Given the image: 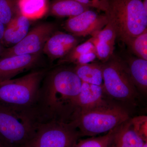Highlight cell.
Listing matches in <instances>:
<instances>
[{
	"label": "cell",
	"instance_id": "obj_1",
	"mask_svg": "<svg viewBox=\"0 0 147 147\" xmlns=\"http://www.w3.org/2000/svg\"><path fill=\"white\" fill-rule=\"evenodd\" d=\"M82 83L74 69L63 67L48 70L34 107L38 121H72Z\"/></svg>",
	"mask_w": 147,
	"mask_h": 147
},
{
	"label": "cell",
	"instance_id": "obj_2",
	"mask_svg": "<svg viewBox=\"0 0 147 147\" xmlns=\"http://www.w3.org/2000/svg\"><path fill=\"white\" fill-rule=\"evenodd\" d=\"M39 121L33 108L0 102V138L9 147H21L34 137Z\"/></svg>",
	"mask_w": 147,
	"mask_h": 147
},
{
	"label": "cell",
	"instance_id": "obj_3",
	"mask_svg": "<svg viewBox=\"0 0 147 147\" xmlns=\"http://www.w3.org/2000/svg\"><path fill=\"white\" fill-rule=\"evenodd\" d=\"M143 0H107L105 14L117 38L127 45L147 29V12Z\"/></svg>",
	"mask_w": 147,
	"mask_h": 147
},
{
	"label": "cell",
	"instance_id": "obj_4",
	"mask_svg": "<svg viewBox=\"0 0 147 147\" xmlns=\"http://www.w3.org/2000/svg\"><path fill=\"white\" fill-rule=\"evenodd\" d=\"M35 69L16 79L0 82V102L26 108H34L40 86L48 71Z\"/></svg>",
	"mask_w": 147,
	"mask_h": 147
},
{
	"label": "cell",
	"instance_id": "obj_5",
	"mask_svg": "<svg viewBox=\"0 0 147 147\" xmlns=\"http://www.w3.org/2000/svg\"><path fill=\"white\" fill-rule=\"evenodd\" d=\"M129 119L128 112L124 108L109 103L87 112L76 113L73 121L81 135L94 137L108 133Z\"/></svg>",
	"mask_w": 147,
	"mask_h": 147
},
{
	"label": "cell",
	"instance_id": "obj_6",
	"mask_svg": "<svg viewBox=\"0 0 147 147\" xmlns=\"http://www.w3.org/2000/svg\"><path fill=\"white\" fill-rule=\"evenodd\" d=\"M102 67L105 94L115 100L134 102L138 93L124 60L114 54L107 61L102 63Z\"/></svg>",
	"mask_w": 147,
	"mask_h": 147
},
{
	"label": "cell",
	"instance_id": "obj_7",
	"mask_svg": "<svg viewBox=\"0 0 147 147\" xmlns=\"http://www.w3.org/2000/svg\"><path fill=\"white\" fill-rule=\"evenodd\" d=\"M81 136L75 122L52 120L39 122L29 147H74Z\"/></svg>",
	"mask_w": 147,
	"mask_h": 147
},
{
	"label": "cell",
	"instance_id": "obj_8",
	"mask_svg": "<svg viewBox=\"0 0 147 147\" xmlns=\"http://www.w3.org/2000/svg\"><path fill=\"white\" fill-rule=\"evenodd\" d=\"M57 24L54 22H44L37 24L17 44L5 47L0 57L42 53L47 40L57 31Z\"/></svg>",
	"mask_w": 147,
	"mask_h": 147
},
{
	"label": "cell",
	"instance_id": "obj_9",
	"mask_svg": "<svg viewBox=\"0 0 147 147\" xmlns=\"http://www.w3.org/2000/svg\"><path fill=\"white\" fill-rule=\"evenodd\" d=\"M105 13L99 14L89 9L79 15L69 18L64 24V28L69 33L78 37L94 36L108 24Z\"/></svg>",
	"mask_w": 147,
	"mask_h": 147
},
{
	"label": "cell",
	"instance_id": "obj_10",
	"mask_svg": "<svg viewBox=\"0 0 147 147\" xmlns=\"http://www.w3.org/2000/svg\"><path fill=\"white\" fill-rule=\"evenodd\" d=\"M41 53L0 57V82L13 79L16 75L39 67Z\"/></svg>",
	"mask_w": 147,
	"mask_h": 147
},
{
	"label": "cell",
	"instance_id": "obj_11",
	"mask_svg": "<svg viewBox=\"0 0 147 147\" xmlns=\"http://www.w3.org/2000/svg\"><path fill=\"white\" fill-rule=\"evenodd\" d=\"M79 42L78 37L57 31L47 40L42 53L52 61L59 60L67 55Z\"/></svg>",
	"mask_w": 147,
	"mask_h": 147
},
{
	"label": "cell",
	"instance_id": "obj_12",
	"mask_svg": "<svg viewBox=\"0 0 147 147\" xmlns=\"http://www.w3.org/2000/svg\"><path fill=\"white\" fill-rule=\"evenodd\" d=\"M104 94L102 86L82 82L80 92L75 101L74 115L107 105L109 102L105 100Z\"/></svg>",
	"mask_w": 147,
	"mask_h": 147
},
{
	"label": "cell",
	"instance_id": "obj_13",
	"mask_svg": "<svg viewBox=\"0 0 147 147\" xmlns=\"http://www.w3.org/2000/svg\"><path fill=\"white\" fill-rule=\"evenodd\" d=\"M31 20L26 16L19 14L5 26L2 44L9 47L21 41L30 30ZM6 47V48H7Z\"/></svg>",
	"mask_w": 147,
	"mask_h": 147
},
{
	"label": "cell",
	"instance_id": "obj_14",
	"mask_svg": "<svg viewBox=\"0 0 147 147\" xmlns=\"http://www.w3.org/2000/svg\"><path fill=\"white\" fill-rule=\"evenodd\" d=\"M145 142L133 130L130 119L116 128L110 147H142Z\"/></svg>",
	"mask_w": 147,
	"mask_h": 147
},
{
	"label": "cell",
	"instance_id": "obj_15",
	"mask_svg": "<svg viewBox=\"0 0 147 147\" xmlns=\"http://www.w3.org/2000/svg\"><path fill=\"white\" fill-rule=\"evenodd\" d=\"M132 82L137 88L144 93L147 90V60L129 57L124 60Z\"/></svg>",
	"mask_w": 147,
	"mask_h": 147
},
{
	"label": "cell",
	"instance_id": "obj_16",
	"mask_svg": "<svg viewBox=\"0 0 147 147\" xmlns=\"http://www.w3.org/2000/svg\"><path fill=\"white\" fill-rule=\"evenodd\" d=\"M89 9L90 7L74 0H53L49 5V11L52 16L69 18Z\"/></svg>",
	"mask_w": 147,
	"mask_h": 147
},
{
	"label": "cell",
	"instance_id": "obj_17",
	"mask_svg": "<svg viewBox=\"0 0 147 147\" xmlns=\"http://www.w3.org/2000/svg\"><path fill=\"white\" fill-rule=\"evenodd\" d=\"M74 69L82 82L98 86L103 85L102 63L94 62L76 65Z\"/></svg>",
	"mask_w": 147,
	"mask_h": 147
},
{
	"label": "cell",
	"instance_id": "obj_18",
	"mask_svg": "<svg viewBox=\"0 0 147 147\" xmlns=\"http://www.w3.org/2000/svg\"><path fill=\"white\" fill-rule=\"evenodd\" d=\"M17 5L19 14L30 20L41 18L49 10L47 0H17Z\"/></svg>",
	"mask_w": 147,
	"mask_h": 147
},
{
	"label": "cell",
	"instance_id": "obj_19",
	"mask_svg": "<svg viewBox=\"0 0 147 147\" xmlns=\"http://www.w3.org/2000/svg\"><path fill=\"white\" fill-rule=\"evenodd\" d=\"M116 127L105 135L98 137L94 136L82 140L79 139L74 147H110Z\"/></svg>",
	"mask_w": 147,
	"mask_h": 147
},
{
	"label": "cell",
	"instance_id": "obj_20",
	"mask_svg": "<svg viewBox=\"0 0 147 147\" xmlns=\"http://www.w3.org/2000/svg\"><path fill=\"white\" fill-rule=\"evenodd\" d=\"M19 14L17 0H0V21L5 26Z\"/></svg>",
	"mask_w": 147,
	"mask_h": 147
},
{
	"label": "cell",
	"instance_id": "obj_21",
	"mask_svg": "<svg viewBox=\"0 0 147 147\" xmlns=\"http://www.w3.org/2000/svg\"><path fill=\"white\" fill-rule=\"evenodd\" d=\"M94 50V45L88 39L86 42L76 45L65 57L59 60L58 64L61 65L65 64H74L81 55Z\"/></svg>",
	"mask_w": 147,
	"mask_h": 147
},
{
	"label": "cell",
	"instance_id": "obj_22",
	"mask_svg": "<svg viewBox=\"0 0 147 147\" xmlns=\"http://www.w3.org/2000/svg\"><path fill=\"white\" fill-rule=\"evenodd\" d=\"M137 57L147 60V29L127 45Z\"/></svg>",
	"mask_w": 147,
	"mask_h": 147
},
{
	"label": "cell",
	"instance_id": "obj_23",
	"mask_svg": "<svg viewBox=\"0 0 147 147\" xmlns=\"http://www.w3.org/2000/svg\"><path fill=\"white\" fill-rule=\"evenodd\" d=\"M89 40L94 45L97 59L102 63L106 62L114 55L115 45L99 41L94 37Z\"/></svg>",
	"mask_w": 147,
	"mask_h": 147
},
{
	"label": "cell",
	"instance_id": "obj_24",
	"mask_svg": "<svg viewBox=\"0 0 147 147\" xmlns=\"http://www.w3.org/2000/svg\"><path fill=\"white\" fill-rule=\"evenodd\" d=\"M132 128L137 135L143 141H147V117L142 115L137 116L130 119Z\"/></svg>",
	"mask_w": 147,
	"mask_h": 147
},
{
	"label": "cell",
	"instance_id": "obj_25",
	"mask_svg": "<svg viewBox=\"0 0 147 147\" xmlns=\"http://www.w3.org/2000/svg\"><path fill=\"white\" fill-rule=\"evenodd\" d=\"M92 37H94L99 41L114 45L117 38L115 30L109 22L102 30Z\"/></svg>",
	"mask_w": 147,
	"mask_h": 147
},
{
	"label": "cell",
	"instance_id": "obj_26",
	"mask_svg": "<svg viewBox=\"0 0 147 147\" xmlns=\"http://www.w3.org/2000/svg\"><path fill=\"white\" fill-rule=\"evenodd\" d=\"M90 8H94L105 12L107 7V0H74Z\"/></svg>",
	"mask_w": 147,
	"mask_h": 147
},
{
	"label": "cell",
	"instance_id": "obj_27",
	"mask_svg": "<svg viewBox=\"0 0 147 147\" xmlns=\"http://www.w3.org/2000/svg\"><path fill=\"white\" fill-rule=\"evenodd\" d=\"M96 59H97V56L95 50H94L81 55L76 60L74 64L80 65L91 63L94 62Z\"/></svg>",
	"mask_w": 147,
	"mask_h": 147
},
{
	"label": "cell",
	"instance_id": "obj_28",
	"mask_svg": "<svg viewBox=\"0 0 147 147\" xmlns=\"http://www.w3.org/2000/svg\"><path fill=\"white\" fill-rule=\"evenodd\" d=\"M5 28V26L0 21V42L1 43L2 40Z\"/></svg>",
	"mask_w": 147,
	"mask_h": 147
},
{
	"label": "cell",
	"instance_id": "obj_29",
	"mask_svg": "<svg viewBox=\"0 0 147 147\" xmlns=\"http://www.w3.org/2000/svg\"><path fill=\"white\" fill-rule=\"evenodd\" d=\"M0 147H9L0 138Z\"/></svg>",
	"mask_w": 147,
	"mask_h": 147
},
{
	"label": "cell",
	"instance_id": "obj_30",
	"mask_svg": "<svg viewBox=\"0 0 147 147\" xmlns=\"http://www.w3.org/2000/svg\"><path fill=\"white\" fill-rule=\"evenodd\" d=\"M142 2L145 11L147 12V0H143Z\"/></svg>",
	"mask_w": 147,
	"mask_h": 147
},
{
	"label": "cell",
	"instance_id": "obj_31",
	"mask_svg": "<svg viewBox=\"0 0 147 147\" xmlns=\"http://www.w3.org/2000/svg\"><path fill=\"white\" fill-rule=\"evenodd\" d=\"M5 48V47L3 45V44L0 42V57Z\"/></svg>",
	"mask_w": 147,
	"mask_h": 147
},
{
	"label": "cell",
	"instance_id": "obj_32",
	"mask_svg": "<svg viewBox=\"0 0 147 147\" xmlns=\"http://www.w3.org/2000/svg\"><path fill=\"white\" fill-rule=\"evenodd\" d=\"M142 147H147V142H145Z\"/></svg>",
	"mask_w": 147,
	"mask_h": 147
},
{
	"label": "cell",
	"instance_id": "obj_33",
	"mask_svg": "<svg viewBox=\"0 0 147 147\" xmlns=\"http://www.w3.org/2000/svg\"><path fill=\"white\" fill-rule=\"evenodd\" d=\"M21 147H29L28 146H26V145H25V146H23Z\"/></svg>",
	"mask_w": 147,
	"mask_h": 147
}]
</instances>
